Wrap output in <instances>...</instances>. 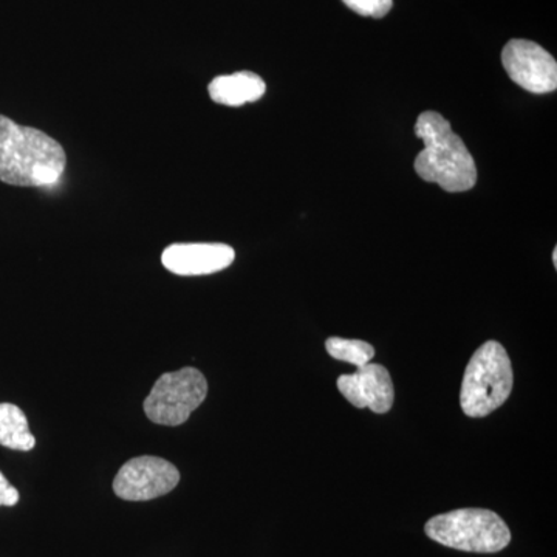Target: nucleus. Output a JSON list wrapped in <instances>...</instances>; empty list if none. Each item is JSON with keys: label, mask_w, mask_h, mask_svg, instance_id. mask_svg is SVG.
<instances>
[{"label": "nucleus", "mask_w": 557, "mask_h": 557, "mask_svg": "<svg viewBox=\"0 0 557 557\" xmlns=\"http://www.w3.org/2000/svg\"><path fill=\"white\" fill-rule=\"evenodd\" d=\"M180 482V471L164 458L135 457L121 467L113 480L116 496L127 502H148L171 493Z\"/></svg>", "instance_id": "nucleus-6"}, {"label": "nucleus", "mask_w": 557, "mask_h": 557, "mask_svg": "<svg viewBox=\"0 0 557 557\" xmlns=\"http://www.w3.org/2000/svg\"><path fill=\"white\" fill-rule=\"evenodd\" d=\"M20 502V491L11 486L5 475L0 472V507H14Z\"/></svg>", "instance_id": "nucleus-14"}, {"label": "nucleus", "mask_w": 557, "mask_h": 557, "mask_svg": "<svg viewBox=\"0 0 557 557\" xmlns=\"http://www.w3.org/2000/svg\"><path fill=\"white\" fill-rule=\"evenodd\" d=\"M509 78L531 94H552L557 87V64L547 50L531 40H509L502 51Z\"/></svg>", "instance_id": "nucleus-7"}, {"label": "nucleus", "mask_w": 557, "mask_h": 557, "mask_svg": "<svg viewBox=\"0 0 557 557\" xmlns=\"http://www.w3.org/2000/svg\"><path fill=\"white\" fill-rule=\"evenodd\" d=\"M208 395V381L200 370L180 369L164 373L143 403L146 416L161 426L186 423Z\"/></svg>", "instance_id": "nucleus-5"}, {"label": "nucleus", "mask_w": 557, "mask_h": 557, "mask_svg": "<svg viewBox=\"0 0 557 557\" xmlns=\"http://www.w3.org/2000/svg\"><path fill=\"white\" fill-rule=\"evenodd\" d=\"M325 350L330 357L357 366V369L369 364L375 357V348L358 339L329 338Z\"/></svg>", "instance_id": "nucleus-12"}, {"label": "nucleus", "mask_w": 557, "mask_h": 557, "mask_svg": "<svg viewBox=\"0 0 557 557\" xmlns=\"http://www.w3.org/2000/svg\"><path fill=\"white\" fill-rule=\"evenodd\" d=\"M515 384L511 359L496 341H487L475 350L465 370L460 405L465 416L483 418L500 408Z\"/></svg>", "instance_id": "nucleus-3"}, {"label": "nucleus", "mask_w": 557, "mask_h": 557, "mask_svg": "<svg viewBox=\"0 0 557 557\" xmlns=\"http://www.w3.org/2000/svg\"><path fill=\"white\" fill-rule=\"evenodd\" d=\"M67 164L57 139L0 115V182L42 188L60 182Z\"/></svg>", "instance_id": "nucleus-1"}, {"label": "nucleus", "mask_w": 557, "mask_h": 557, "mask_svg": "<svg viewBox=\"0 0 557 557\" xmlns=\"http://www.w3.org/2000/svg\"><path fill=\"white\" fill-rule=\"evenodd\" d=\"M343 2L355 13L361 14V16L376 17V20L386 16L394 5L392 0H343Z\"/></svg>", "instance_id": "nucleus-13"}, {"label": "nucleus", "mask_w": 557, "mask_h": 557, "mask_svg": "<svg viewBox=\"0 0 557 557\" xmlns=\"http://www.w3.org/2000/svg\"><path fill=\"white\" fill-rule=\"evenodd\" d=\"M236 252L223 244H174L164 249V269L178 276H203L228 269Z\"/></svg>", "instance_id": "nucleus-9"}, {"label": "nucleus", "mask_w": 557, "mask_h": 557, "mask_svg": "<svg viewBox=\"0 0 557 557\" xmlns=\"http://www.w3.org/2000/svg\"><path fill=\"white\" fill-rule=\"evenodd\" d=\"M416 135L424 149L416 159V172L424 182L435 183L448 193H467L478 183V168L463 139L450 129L445 116L437 112L421 113Z\"/></svg>", "instance_id": "nucleus-2"}, {"label": "nucleus", "mask_w": 557, "mask_h": 557, "mask_svg": "<svg viewBox=\"0 0 557 557\" xmlns=\"http://www.w3.org/2000/svg\"><path fill=\"white\" fill-rule=\"evenodd\" d=\"M209 97L218 104L239 108L247 102L259 101L265 95L267 86L256 73L239 72L219 76L209 84Z\"/></svg>", "instance_id": "nucleus-10"}, {"label": "nucleus", "mask_w": 557, "mask_h": 557, "mask_svg": "<svg viewBox=\"0 0 557 557\" xmlns=\"http://www.w3.org/2000/svg\"><path fill=\"white\" fill-rule=\"evenodd\" d=\"M338 388L358 409L369 408L375 413H386L394 406V383L391 373L381 364L369 362L358 368L354 375H341Z\"/></svg>", "instance_id": "nucleus-8"}, {"label": "nucleus", "mask_w": 557, "mask_h": 557, "mask_svg": "<svg viewBox=\"0 0 557 557\" xmlns=\"http://www.w3.org/2000/svg\"><path fill=\"white\" fill-rule=\"evenodd\" d=\"M428 537L445 547L469 553H497L511 542V531L490 509L465 508L428 520Z\"/></svg>", "instance_id": "nucleus-4"}, {"label": "nucleus", "mask_w": 557, "mask_h": 557, "mask_svg": "<svg viewBox=\"0 0 557 557\" xmlns=\"http://www.w3.org/2000/svg\"><path fill=\"white\" fill-rule=\"evenodd\" d=\"M0 445L24 453L32 450L36 445L27 417L17 406L10 403L0 405Z\"/></svg>", "instance_id": "nucleus-11"}, {"label": "nucleus", "mask_w": 557, "mask_h": 557, "mask_svg": "<svg viewBox=\"0 0 557 557\" xmlns=\"http://www.w3.org/2000/svg\"><path fill=\"white\" fill-rule=\"evenodd\" d=\"M553 262H555V267H557V249L553 251Z\"/></svg>", "instance_id": "nucleus-15"}]
</instances>
